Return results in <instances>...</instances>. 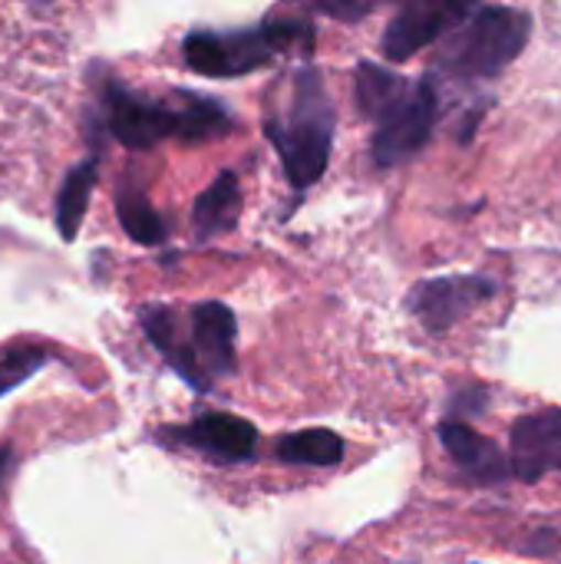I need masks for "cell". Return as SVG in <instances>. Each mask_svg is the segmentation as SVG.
Here are the masks:
<instances>
[{
    "instance_id": "1",
    "label": "cell",
    "mask_w": 561,
    "mask_h": 564,
    "mask_svg": "<svg viewBox=\"0 0 561 564\" xmlns=\"http://www.w3.org/2000/svg\"><path fill=\"white\" fill-rule=\"evenodd\" d=\"M96 129L112 135L132 152L152 149L165 139L179 142H205L215 135H228L235 129V116L225 102L198 93L175 96H149L142 89L126 86L119 76H106L96 86Z\"/></svg>"
},
{
    "instance_id": "2",
    "label": "cell",
    "mask_w": 561,
    "mask_h": 564,
    "mask_svg": "<svg viewBox=\"0 0 561 564\" xmlns=\"http://www.w3.org/2000/svg\"><path fill=\"white\" fill-rule=\"evenodd\" d=\"M334 129L337 109L317 66H298L284 73L265 96V135L274 145L294 192H308L324 178L331 165Z\"/></svg>"
},
{
    "instance_id": "3",
    "label": "cell",
    "mask_w": 561,
    "mask_h": 564,
    "mask_svg": "<svg viewBox=\"0 0 561 564\" xmlns=\"http://www.w3.org/2000/svg\"><path fill=\"white\" fill-rule=\"evenodd\" d=\"M139 327L162 360L198 393H205L212 380L235 377L238 370V321L222 301H202L188 311L145 304L139 311Z\"/></svg>"
},
{
    "instance_id": "4",
    "label": "cell",
    "mask_w": 561,
    "mask_h": 564,
    "mask_svg": "<svg viewBox=\"0 0 561 564\" xmlns=\"http://www.w3.org/2000/svg\"><path fill=\"white\" fill-rule=\"evenodd\" d=\"M294 50H314V26L304 20H261L238 30H192L182 40L185 66L212 79L248 76Z\"/></svg>"
},
{
    "instance_id": "5",
    "label": "cell",
    "mask_w": 561,
    "mask_h": 564,
    "mask_svg": "<svg viewBox=\"0 0 561 564\" xmlns=\"http://www.w3.org/2000/svg\"><path fill=\"white\" fill-rule=\"evenodd\" d=\"M532 36V17L519 7H473V13L440 40V69L456 79H493L519 59Z\"/></svg>"
},
{
    "instance_id": "6",
    "label": "cell",
    "mask_w": 561,
    "mask_h": 564,
    "mask_svg": "<svg viewBox=\"0 0 561 564\" xmlns=\"http://www.w3.org/2000/svg\"><path fill=\"white\" fill-rule=\"evenodd\" d=\"M440 119V93L430 76L410 79L400 96H393L387 106H380L370 122L377 126L370 139V159L380 169H393L407 159H413L436 129Z\"/></svg>"
},
{
    "instance_id": "7",
    "label": "cell",
    "mask_w": 561,
    "mask_h": 564,
    "mask_svg": "<svg viewBox=\"0 0 561 564\" xmlns=\"http://www.w3.org/2000/svg\"><path fill=\"white\" fill-rule=\"evenodd\" d=\"M496 294L499 281L486 274H446L413 284L407 294V307L427 330L443 334Z\"/></svg>"
},
{
    "instance_id": "8",
    "label": "cell",
    "mask_w": 561,
    "mask_h": 564,
    "mask_svg": "<svg viewBox=\"0 0 561 564\" xmlns=\"http://www.w3.org/2000/svg\"><path fill=\"white\" fill-rule=\"evenodd\" d=\"M476 3L463 0H413L397 10V17L387 23L380 36V53L390 63H407L413 59L423 46L443 40L450 30H456Z\"/></svg>"
},
{
    "instance_id": "9",
    "label": "cell",
    "mask_w": 561,
    "mask_h": 564,
    "mask_svg": "<svg viewBox=\"0 0 561 564\" xmlns=\"http://www.w3.org/2000/svg\"><path fill=\"white\" fill-rule=\"evenodd\" d=\"M159 440L202 453L215 463H248L255 459V449H258L255 423L235 413H202L185 426H165Z\"/></svg>"
},
{
    "instance_id": "10",
    "label": "cell",
    "mask_w": 561,
    "mask_h": 564,
    "mask_svg": "<svg viewBox=\"0 0 561 564\" xmlns=\"http://www.w3.org/2000/svg\"><path fill=\"white\" fill-rule=\"evenodd\" d=\"M509 463L513 476L522 482H539L549 473H561V410L549 406L513 423Z\"/></svg>"
},
{
    "instance_id": "11",
    "label": "cell",
    "mask_w": 561,
    "mask_h": 564,
    "mask_svg": "<svg viewBox=\"0 0 561 564\" xmlns=\"http://www.w3.org/2000/svg\"><path fill=\"white\" fill-rule=\"evenodd\" d=\"M440 443L450 453V459L479 486H499L513 479V463L506 453L483 433H476L470 423L460 420H443L440 423Z\"/></svg>"
},
{
    "instance_id": "12",
    "label": "cell",
    "mask_w": 561,
    "mask_h": 564,
    "mask_svg": "<svg viewBox=\"0 0 561 564\" xmlns=\"http://www.w3.org/2000/svg\"><path fill=\"white\" fill-rule=\"evenodd\" d=\"M238 215H241V185H238V175L231 169H225L195 198V208H192L195 238L198 241H212V238L231 231L238 225Z\"/></svg>"
},
{
    "instance_id": "13",
    "label": "cell",
    "mask_w": 561,
    "mask_h": 564,
    "mask_svg": "<svg viewBox=\"0 0 561 564\" xmlns=\"http://www.w3.org/2000/svg\"><path fill=\"white\" fill-rule=\"evenodd\" d=\"M96 178H99V159L96 155L83 159L79 165H73L63 175V185L56 192V215H53L63 241H76L83 218H86V208H89V198H93Z\"/></svg>"
},
{
    "instance_id": "14",
    "label": "cell",
    "mask_w": 561,
    "mask_h": 564,
    "mask_svg": "<svg viewBox=\"0 0 561 564\" xmlns=\"http://www.w3.org/2000/svg\"><path fill=\"white\" fill-rule=\"evenodd\" d=\"M344 453H347L344 440L334 430H321V426L288 433L274 446V456L281 463H288V466H314V469L337 466L344 459Z\"/></svg>"
},
{
    "instance_id": "15",
    "label": "cell",
    "mask_w": 561,
    "mask_h": 564,
    "mask_svg": "<svg viewBox=\"0 0 561 564\" xmlns=\"http://www.w3.org/2000/svg\"><path fill=\"white\" fill-rule=\"evenodd\" d=\"M116 215H119V225L126 228V235L136 245H162L169 238V225L149 205L145 192L129 178H122L119 188H116Z\"/></svg>"
},
{
    "instance_id": "16",
    "label": "cell",
    "mask_w": 561,
    "mask_h": 564,
    "mask_svg": "<svg viewBox=\"0 0 561 564\" xmlns=\"http://www.w3.org/2000/svg\"><path fill=\"white\" fill-rule=\"evenodd\" d=\"M53 360V354L40 344H10L0 350V400L23 387L30 377H36L46 364Z\"/></svg>"
},
{
    "instance_id": "17",
    "label": "cell",
    "mask_w": 561,
    "mask_h": 564,
    "mask_svg": "<svg viewBox=\"0 0 561 564\" xmlns=\"http://www.w3.org/2000/svg\"><path fill=\"white\" fill-rule=\"evenodd\" d=\"M314 10H317V13H324V17H334V20H347V23H354V20H364V17L374 10V3H314Z\"/></svg>"
},
{
    "instance_id": "18",
    "label": "cell",
    "mask_w": 561,
    "mask_h": 564,
    "mask_svg": "<svg viewBox=\"0 0 561 564\" xmlns=\"http://www.w3.org/2000/svg\"><path fill=\"white\" fill-rule=\"evenodd\" d=\"M10 469H13V449L10 446H0V486L7 482Z\"/></svg>"
}]
</instances>
